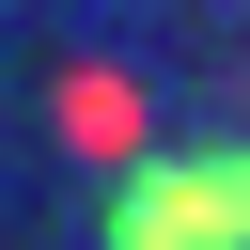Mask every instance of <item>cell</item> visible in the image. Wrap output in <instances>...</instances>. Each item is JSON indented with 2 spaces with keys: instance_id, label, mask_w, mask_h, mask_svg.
Wrapping results in <instances>:
<instances>
[{
  "instance_id": "6da1fadb",
  "label": "cell",
  "mask_w": 250,
  "mask_h": 250,
  "mask_svg": "<svg viewBox=\"0 0 250 250\" xmlns=\"http://www.w3.org/2000/svg\"><path fill=\"white\" fill-rule=\"evenodd\" d=\"M109 250H250V141H172L109 188Z\"/></svg>"
}]
</instances>
